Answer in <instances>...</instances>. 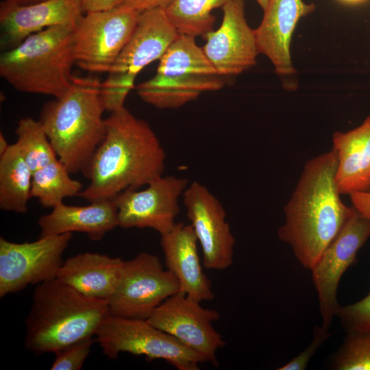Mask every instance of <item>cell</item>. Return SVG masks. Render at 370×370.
Returning a JSON list of instances; mask_svg holds the SVG:
<instances>
[{
	"mask_svg": "<svg viewBox=\"0 0 370 370\" xmlns=\"http://www.w3.org/2000/svg\"><path fill=\"white\" fill-rule=\"evenodd\" d=\"M106 134L82 171L89 184L78 195L88 201L112 200L163 175L166 153L149 123L125 107L105 119Z\"/></svg>",
	"mask_w": 370,
	"mask_h": 370,
	"instance_id": "cell-1",
	"label": "cell"
},
{
	"mask_svg": "<svg viewBox=\"0 0 370 370\" xmlns=\"http://www.w3.org/2000/svg\"><path fill=\"white\" fill-rule=\"evenodd\" d=\"M335 150L307 161L284 207L285 221L278 236L291 246L299 264L311 270L352 214L335 182Z\"/></svg>",
	"mask_w": 370,
	"mask_h": 370,
	"instance_id": "cell-2",
	"label": "cell"
},
{
	"mask_svg": "<svg viewBox=\"0 0 370 370\" xmlns=\"http://www.w3.org/2000/svg\"><path fill=\"white\" fill-rule=\"evenodd\" d=\"M110 314L106 300L85 296L58 278L40 283L25 321V347L40 355L92 339Z\"/></svg>",
	"mask_w": 370,
	"mask_h": 370,
	"instance_id": "cell-3",
	"label": "cell"
},
{
	"mask_svg": "<svg viewBox=\"0 0 370 370\" xmlns=\"http://www.w3.org/2000/svg\"><path fill=\"white\" fill-rule=\"evenodd\" d=\"M100 87L96 78L73 76L70 88L41 110L39 121L71 173L84 170L104 138Z\"/></svg>",
	"mask_w": 370,
	"mask_h": 370,
	"instance_id": "cell-4",
	"label": "cell"
},
{
	"mask_svg": "<svg viewBox=\"0 0 370 370\" xmlns=\"http://www.w3.org/2000/svg\"><path fill=\"white\" fill-rule=\"evenodd\" d=\"M73 29L68 25L51 27L2 51L1 77L22 92L61 97L73 77Z\"/></svg>",
	"mask_w": 370,
	"mask_h": 370,
	"instance_id": "cell-5",
	"label": "cell"
},
{
	"mask_svg": "<svg viewBox=\"0 0 370 370\" xmlns=\"http://www.w3.org/2000/svg\"><path fill=\"white\" fill-rule=\"evenodd\" d=\"M95 341L110 359L121 352L163 359L178 370H197L208 358L174 336L158 329L147 319L110 314L99 327Z\"/></svg>",
	"mask_w": 370,
	"mask_h": 370,
	"instance_id": "cell-6",
	"label": "cell"
},
{
	"mask_svg": "<svg viewBox=\"0 0 370 370\" xmlns=\"http://www.w3.org/2000/svg\"><path fill=\"white\" fill-rule=\"evenodd\" d=\"M140 13L125 5L84 13L73 33L75 64L108 73L130 40Z\"/></svg>",
	"mask_w": 370,
	"mask_h": 370,
	"instance_id": "cell-7",
	"label": "cell"
},
{
	"mask_svg": "<svg viewBox=\"0 0 370 370\" xmlns=\"http://www.w3.org/2000/svg\"><path fill=\"white\" fill-rule=\"evenodd\" d=\"M179 291L178 280L163 269L159 258L141 252L125 261L119 284L108 301L110 314L148 319L158 306Z\"/></svg>",
	"mask_w": 370,
	"mask_h": 370,
	"instance_id": "cell-8",
	"label": "cell"
},
{
	"mask_svg": "<svg viewBox=\"0 0 370 370\" xmlns=\"http://www.w3.org/2000/svg\"><path fill=\"white\" fill-rule=\"evenodd\" d=\"M72 233L14 243L0 238V297L56 278Z\"/></svg>",
	"mask_w": 370,
	"mask_h": 370,
	"instance_id": "cell-9",
	"label": "cell"
},
{
	"mask_svg": "<svg viewBox=\"0 0 370 370\" xmlns=\"http://www.w3.org/2000/svg\"><path fill=\"white\" fill-rule=\"evenodd\" d=\"M370 236V220L353 206L345 225L310 270L318 296L322 326L330 329L340 307L337 290L345 271Z\"/></svg>",
	"mask_w": 370,
	"mask_h": 370,
	"instance_id": "cell-10",
	"label": "cell"
},
{
	"mask_svg": "<svg viewBox=\"0 0 370 370\" xmlns=\"http://www.w3.org/2000/svg\"><path fill=\"white\" fill-rule=\"evenodd\" d=\"M188 180L173 175L161 176L147 188L127 189L112 199L117 209L119 226L123 228H151L163 234L176 224L179 198Z\"/></svg>",
	"mask_w": 370,
	"mask_h": 370,
	"instance_id": "cell-11",
	"label": "cell"
},
{
	"mask_svg": "<svg viewBox=\"0 0 370 370\" xmlns=\"http://www.w3.org/2000/svg\"><path fill=\"white\" fill-rule=\"evenodd\" d=\"M200 303L179 291L158 306L147 320L217 365L216 353L225 343L212 323L220 314Z\"/></svg>",
	"mask_w": 370,
	"mask_h": 370,
	"instance_id": "cell-12",
	"label": "cell"
},
{
	"mask_svg": "<svg viewBox=\"0 0 370 370\" xmlns=\"http://www.w3.org/2000/svg\"><path fill=\"white\" fill-rule=\"evenodd\" d=\"M183 203L201 247L205 268H229L233 262L235 238L220 201L206 186L195 181L184 192Z\"/></svg>",
	"mask_w": 370,
	"mask_h": 370,
	"instance_id": "cell-13",
	"label": "cell"
},
{
	"mask_svg": "<svg viewBox=\"0 0 370 370\" xmlns=\"http://www.w3.org/2000/svg\"><path fill=\"white\" fill-rule=\"evenodd\" d=\"M222 8L221 25L204 35L202 49L219 75L241 74L256 65L260 53L255 29L247 22L244 0H229Z\"/></svg>",
	"mask_w": 370,
	"mask_h": 370,
	"instance_id": "cell-14",
	"label": "cell"
},
{
	"mask_svg": "<svg viewBox=\"0 0 370 370\" xmlns=\"http://www.w3.org/2000/svg\"><path fill=\"white\" fill-rule=\"evenodd\" d=\"M84 14L77 0H44L17 5L0 3V48L2 51L21 44L45 29L68 25L73 28Z\"/></svg>",
	"mask_w": 370,
	"mask_h": 370,
	"instance_id": "cell-15",
	"label": "cell"
},
{
	"mask_svg": "<svg viewBox=\"0 0 370 370\" xmlns=\"http://www.w3.org/2000/svg\"><path fill=\"white\" fill-rule=\"evenodd\" d=\"M315 8L303 0H269L255 34L260 53L269 59L278 75L297 74L291 54L292 36L299 21Z\"/></svg>",
	"mask_w": 370,
	"mask_h": 370,
	"instance_id": "cell-16",
	"label": "cell"
},
{
	"mask_svg": "<svg viewBox=\"0 0 370 370\" xmlns=\"http://www.w3.org/2000/svg\"><path fill=\"white\" fill-rule=\"evenodd\" d=\"M178 35L164 8L140 12L130 40L108 73L134 80L144 67L160 59Z\"/></svg>",
	"mask_w": 370,
	"mask_h": 370,
	"instance_id": "cell-17",
	"label": "cell"
},
{
	"mask_svg": "<svg viewBox=\"0 0 370 370\" xmlns=\"http://www.w3.org/2000/svg\"><path fill=\"white\" fill-rule=\"evenodd\" d=\"M160 236L166 267L178 280L180 291L200 302L212 300L214 294L203 271L192 225L176 223Z\"/></svg>",
	"mask_w": 370,
	"mask_h": 370,
	"instance_id": "cell-18",
	"label": "cell"
},
{
	"mask_svg": "<svg viewBox=\"0 0 370 370\" xmlns=\"http://www.w3.org/2000/svg\"><path fill=\"white\" fill-rule=\"evenodd\" d=\"M87 206H69L63 202L52 211L40 217L39 237L58 235L73 232H83L93 241L119 226L117 209L112 200L101 199Z\"/></svg>",
	"mask_w": 370,
	"mask_h": 370,
	"instance_id": "cell-19",
	"label": "cell"
},
{
	"mask_svg": "<svg viewBox=\"0 0 370 370\" xmlns=\"http://www.w3.org/2000/svg\"><path fill=\"white\" fill-rule=\"evenodd\" d=\"M125 260L85 252L64 262L56 278L88 297L109 301L121 278Z\"/></svg>",
	"mask_w": 370,
	"mask_h": 370,
	"instance_id": "cell-20",
	"label": "cell"
},
{
	"mask_svg": "<svg viewBox=\"0 0 370 370\" xmlns=\"http://www.w3.org/2000/svg\"><path fill=\"white\" fill-rule=\"evenodd\" d=\"M332 140L337 156L335 182L340 194L367 191L370 185V115L351 130L335 132Z\"/></svg>",
	"mask_w": 370,
	"mask_h": 370,
	"instance_id": "cell-21",
	"label": "cell"
},
{
	"mask_svg": "<svg viewBox=\"0 0 370 370\" xmlns=\"http://www.w3.org/2000/svg\"><path fill=\"white\" fill-rule=\"evenodd\" d=\"M224 85L219 75H185L154 77L136 87L140 98L158 108H177L197 98L201 93L221 89Z\"/></svg>",
	"mask_w": 370,
	"mask_h": 370,
	"instance_id": "cell-22",
	"label": "cell"
},
{
	"mask_svg": "<svg viewBox=\"0 0 370 370\" xmlns=\"http://www.w3.org/2000/svg\"><path fill=\"white\" fill-rule=\"evenodd\" d=\"M33 172L16 143L0 156V208L25 213L32 197Z\"/></svg>",
	"mask_w": 370,
	"mask_h": 370,
	"instance_id": "cell-23",
	"label": "cell"
},
{
	"mask_svg": "<svg viewBox=\"0 0 370 370\" xmlns=\"http://www.w3.org/2000/svg\"><path fill=\"white\" fill-rule=\"evenodd\" d=\"M157 74L166 76L218 75L195 36L179 34L160 58Z\"/></svg>",
	"mask_w": 370,
	"mask_h": 370,
	"instance_id": "cell-24",
	"label": "cell"
},
{
	"mask_svg": "<svg viewBox=\"0 0 370 370\" xmlns=\"http://www.w3.org/2000/svg\"><path fill=\"white\" fill-rule=\"evenodd\" d=\"M64 164L57 158L33 172L32 197L38 199L44 208H53L66 197L78 196L83 184L73 180Z\"/></svg>",
	"mask_w": 370,
	"mask_h": 370,
	"instance_id": "cell-25",
	"label": "cell"
},
{
	"mask_svg": "<svg viewBox=\"0 0 370 370\" xmlns=\"http://www.w3.org/2000/svg\"><path fill=\"white\" fill-rule=\"evenodd\" d=\"M229 0H173L165 12L179 34L193 36L212 30L215 17L212 11Z\"/></svg>",
	"mask_w": 370,
	"mask_h": 370,
	"instance_id": "cell-26",
	"label": "cell"
},
{
	"mask_svg": "<svg viewBox=\"0 0 370 370\" xmlns=\"http://www.w3.org/2000/svg\"><path fill=\"white\" fill-rule=\"evenodd\" d=\"M15 134V143L32 172L58 158L39 120L31 117L20 119Z\"/></svg>",
	"mask_w": 370,
	"mask_h": 370,
	"instance_id": "cell-27",
	"label": "cell"
},
{
	"mask_svg": "<svg viewBox=\"0 0 370 370\" xmlns=\"http://www.w3.org/2000/svg\"><path fill=\"white\" fill-rule=\"evenodd\" d=\"M347 333L330 356L329 367L334 370H370V329Z\"/></svg>",
	"mask_w": 370,
	"mask_h": 370,
	"instance_id": "cell-28",
	"label": "cell"
},
{
	"mask_svg": "<svg viewBox=\"0 0 370 370\" xmlns=\"http://www.w3.org/2000/svg\"><path fill=\"white\" fill-rule=\"evenodd\" d=\"M134 88V81L118 74L108 73L101 82L100 94L106 110L114 112L124 108L125 98Z\"/></svg>",
	"mask_w": 370,
	"mask_h": 370,
	"instance_id": "cell-29",
	"label": "cell"
},
{
	"mask_svg": "<svg viewBox=\"0 0 370 370\" xmlns=\"http://www.w3.org/2000/svg\"><path fill=\"white\" fill-rule=\"evenodd\" d=\"M343 328L347 332L370 329V290L360 300L341 306L337 310Z\"/></svg>",
	"mask_w": 370,
	"mask_h": 370,
	"instance_id": "cell-30",
	"label": "cell"
},
{
	"mask_svg": "<svg viewBox=\"0 0 370 370\" xmlns=\"http://www.w3.org/2000/svg\"><path fill=\"white\" fill-rule=\"evenodd\" d=\"M93 339L85 340L58 350L51 370H79L88 357Z\"/></svg>",
	"mask_w": 370,
	"mask_h": 370,
	"instance_id": "cell-31",
	"label": "cell"
},
{
	"mask_svg": "<svg viewBox=\"0 0 370 370\" xmlns=\"http://www.w3.org/2000/svg\"><path fill=\"white\" fill-rule=\"evenodd\" d=\"M331 333L328 329L322 325L314 327L312 338L310 344L301 352L278 368V370H304L308 367L310 359L318 351L320 347L329 338Z\"/></svg>",
	"mask_w": 370,
	"mask_h": 370,
	"instance_id": "cell-32",
	"label": "cell"
},
{
	"mask_svg": "<svg viewBox=\"0 0 370 370\" xmlns=\"http://www.w3.org/2000/svg\"><path fill=\"white\" fill-rule=\"evenodd\" d=\"M173 0H119L120 4L142 12L155 8H165Z\"/></svg>",
	"mask_w": 370,
	"mask_h": 370,
	"instance_id": "cell-33",
	"label": "cell"
},
{
	"mask_svg": "<svg viewBox=\"0 0 370 370\" xmlns=\"http://www.w3.org/2000/svg\"><path fill=\"white\" fill-rule=\"evenodd\" d=\"M349 197L352 206L370 220V191L355 192Z\"/></svg>",
	"mask_w": 370,
	"mask_h": 370,
	"instance_id": "cell-34",
	"label": "cell"
},
{
	"mask_svg": "<svg viewBox=\"0 0 370 370\" xmlns=\"http://www.w3.org/2000/svg\"><path fill=\"white\" fill-rule=\"evenodd\" d=\"M84 13L111 9L120 4L119 0H77Z\"/></svg>",
	"mask_w": 370,
	"mask_h": 370,
	"instance_id": "cell-35",
	"label": "cell"
},
{
	"mask_svg": "<svg viewBox=\"0 0 370 370\" xmlns=\"http://www.w3.org/2000/svg\"><path fill=\"white\" fill-rule=\"evenodd\" d=\"M10 144H8L3 134H0V156L3 154L8 149Z\"/></svg>",
	"mask_w": 370,
	"mask_h": 370,
	"instance_id": "cell-36",
	"label": "cell"
},
{
	"mask_svg": "<svg viewBox=\"0 0 370 370\" xmlns=\"http://www.w3.org/2000/svg\"><path fill=\"white\" fill-rule=\"evenodd\" d=\"M5 2L10 3L17 4V5H28L32 4L38 2H40L44 0H3Z\"/></svg>",
	"mask_w": 370,
	"mask_h": 370,
	"instance_id": "cell-37",
	"label": "cell"
},
{
	"mask_svg": "<svg viewBox=\"0 0 370 370\" xmlns=\"http://www.w3.org/2000/svg\"><path fill=\"white\" fill-rule=\"evenodd\" d=\"M346 4L356 5L365 2L366 0H338Z\"/></svg>",
	"mask_w": 370,
	"mask_h": 370,
	"instance_id": "cell-38",
	"label": "cell"
},
{
	"mask_svg": "<svg viewBox=\"0 0 370 370\" xmlns=\"http://www.w3.org/2000/svg\"><path fill=\"white\" fill-rule=\"evenodd\" d=\"M256 1L263 10H265L269 3V0H256Z\"/></svg>",
	"mask_w": 370,
	"mask_h": 370,
	"instance_id": "cell-39",
	"label": "cell"
},
{
	"mask_svg": "<svg viewBox=\"0 0 370 370\" xmlns=\"http://www.w3.org/2000/svg\"><path fill=\"white\" fill-rule=\"evenodd\" d=\"M367 191H370V185H369V187L368 188V190Z\"/></svg>",
	"mask_w": 370,
	"mask_h": 370,
	"instance_id": "cell-40",
	"label": "cell"
}]
</instances>
